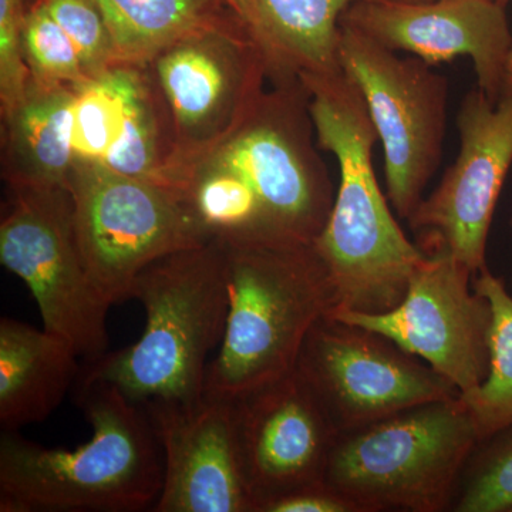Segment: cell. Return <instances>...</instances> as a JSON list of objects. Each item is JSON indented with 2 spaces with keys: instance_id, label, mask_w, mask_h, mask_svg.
<instances>
[{
  "instance_id": "6da1fadb",
  "label": "cell",
  "mask_w": 512,
  "mask_h": 512,
  "mask_svg": "<svg viewBox=\"0 0 512 512\" xmlns=\"http://www.w3.org/2000/svg\"><path fill=\"white\" fill-rule=\"evenodd\" d=\"M299 79L309 93L319 147L339 164L338 194L313 241L335 295L332 312L392 311L427 255L406 237L377 181L373 147L379 137L365 100L342 70Z\"/></svg>"
},
{
  "instance_id": "7a4b0ae2",
  "label": "cell",
  "mask_w": 512,
  "mask_h": 512,
  "mask_svg": "<svg viewBox=\"0 0 512 512\" xmlns=\"http://www.w3.org/2000/svg\"><path fill=\"white\" fill-rule=\"evenodd\" d=\"M93 434L80 447H45L18 431L0 434V511L153 510L163 454L146 410L110 384L76 383Z\"/></svg>"
},
{
  "instance_id": "3957f363",
  "label": "cell",
  "mask_w": 512,
  "mask_h": 512,
  "mask_svg": "<svg viewBox=\"0 0 512 512\" xmlns=\"http://www.w3.org/2000/svg\"><path fill=\"white\" fill-rule=\"evenodd\" d=\"M131 299L146 311L143 335L87 362L77 383L110 384L143 409L200 402L227 322L224 244L211 239L147 266Z\"/></svg>"
},
{
  "instance_id": "277c9868",
  "label": "cell",
  "mask_w": 512,
  "mask_h": 512,
  "mask_svg": "<svg viewBox=\"0 0 512 512\" xmlns=\"http://www.w3.org/2000/svg\"><path fill=\"white\" fill-rule=\"evenodd\" d=\"M222 244L227 322L205 394L234 400L292 373L309 332L336 303L313 244Z\"/></svg>"
},
{
  "instance_id": "5b68a950",
  "label": "cell",
  "mask_w": 512,
  "mask_h": 512,
  "mask_svg": "<svg viewBox=\"0 0 512 512\" xmlns=\"http://www.w3.org/2000/svg\"><path fill=\"white\" fill-rule=\"evenodd\" d=\"M480 444L460 396L421 404L339 433L323 483L357 512L446 511Z\"/></svg>"
},
{
  "instance_id": "8992f818",
  "label": "cell",
  "mask_w": 512,
  "mask_h": 512,
  "mask_svg": "<svg viewBox=\"0 0 512 512\" xmlns=\"http://www.w3.org/2000/svg\"><path fill=\"white\" fill-rule=\"evenodd\" d=\"M315 134L308 90L295 77L265 89L237 130L202 158L254 188L265 244L312 245L328 221L335 195Z\"/></svg>"
},
{
  "instance_id": "52a82bcc",
  "label": "cell",
  "mask_w": 512,
  "mask_h": 512,
  "mask_svg": "<svg viewBox=\"0 0 512 512\" xmlns=\"http://www.w3.org/2000/svg\"><path fill=\"white\" fill-rule=\"evenodd\" d=\"M171 140L168 181L184 174L237 130L271 80L268 57L247 25L185 37L144 66Z\"/></svg>"
},
{
  "instance_id": "ba28073f",
  "label": "cell",
  "mask_w": 512,
  "mask_h": 512,
  "mask_svg": "<svg viewBox=\"0 0 512 512\" xmlns=\"http://www.w3.org/2000/svg\"><path fill=\"white\" fill-rule=\"evenodd\" d=\"M69 191L84 265L111 306L147 266L211 241L180 195L99 163L76 161Z\"/></svg>"
},
{
  "instance_id": "9c48e42d",
  "label": "cell",
  "mask_w": 512,
  "mask_h": 512,
  "mask_svg": "<svg viewBox=\"0 0 512 512\" xmlns=\"http://www.w3.org/2000/svg\"><path fill=\"white\" fill-rule=\"evenodd\" d=\"M340 70L356 84L384 151L387 197L409 220L439 170L448 80L419 57H400L340 20Z\"/></svg>"
},
{
  "instance_id": "30bf717a",
  "label": "cell",
  "mask_w": 512,
  "mask_h": 512,
  "mask_svg": "<svg viewBox=\"0 0 512 512\" xmlns=\"http://www.w3.org/2000/svg\"><path fill=\"white\" fill-rule=\"evenodd\" d=\"M0 222V262L28 286L43 328L86 362L109 352L111 305L84 265L66 188H13Z\"/></svg>"
},
{
  "instance_id": "8fae6325",
  "label": "cell",
  "mask_w": 512,
  "mask_h": 512,
  "mask_svg": "<svg viewBox=\"0 0 512 512\" xmlns=\"http://www.w3.org/2000/svg\"><path fill=\"white\" fill-rule=\"evenodd\" d=\"M295 370L338 433L460 396L453 384L392 340L330 315L309 332Z\"/></svg>"
},
{
  "instance_id": "7c38bea8",
  "label": "cell",
  "mask_w": 512,
  "mask_h": 512,
  "mask_svg": "<svg viewBox=\"0 0 512 512\" xmlns=\"http://www.w3.org/2000/svg\"><path fill=\"white\" fill-rule=\"evenodd\" d=\"M460 150L409 218L426 255L447 254L474 276L487 268L488 234L512 165V96L470 90L457 114Z\"/></svg>"
},
{
  "instance_id": "4fadbf2b",
  "label": "cell",
  "mask_w": 512,
  "mask_h": 512,
  "mask_svg": "<svg viewBox=\"0 0 512 512\" xmlns=\"http://www.w3.org/2000/svg\"><path fill=\"white\" fill-rule=\"evenodd\" d=\"M474 274L447 254L427 255L392 311H335L333 318L379 333L419 357L460 392L476 390L490 370V302Z\"/></svg>"
},
{
  "instance_id": "5bb4252c",
  "label": "cell",
  "mask_w": 512,
  "mask_h": 512,
  "mask_svg": "<svg viewBox=\"0 0 512 512\" xmlns=\"http://www.w3.org/2000/svg\"><path fill=\"white\" fill-rule=\"evenodd\" d=\"M234 404L255 512L298 488L323 483L339 433L296 370L237 397Z\"/></svg>"
},
{
  "instance_id": "9a60e30c",
  "label": "cell",
  "mask_w": 512,
  "mask_h": 512,
  "mask_svg": "<svg viewBox=\"0 0 512 512\" xmlns=\"http://www.w3.org/2000/svg\"><path fill=\"white\" fill-rule=\"evenodd\" d=\"M163 454L156 512H255L239 448L234 400L144 407Z\"/></svg>"
},
{
  "instance_id": "2e32d148",
  "label": "cell",
  "mask_w": 512,
  "mask_h": 512,
  "mask_svg": "<svg viewBox=\"0 0 512 512\" xmlns=\"http://www.w3.org/2000/svg\"><path fill=\"white\" fill-rule=\"evenodd\" d=\"M342 22L393 52L412 53L430 66L468 56L478 89L494 103L503 96L512 32L505 6L493 0L359 2L343 13Z\"/></svg>"
},
{
  "instance_id": "e0dca14e",
  "label": "cell",
  "mask_w": 512,
  "mask_h": 512,
  "mask_svg": "<svg viewBox=\"0 0 512 512\" xmlns=\"http://www.w3.org/2000/svg\"><path fill=\"white\" fill-rule=\"evenodd\" d=\"M79 353L55 333L0 320V427L19 431L46 420L76 387Z\"/></svg>"
},
{
  "instance_id": "ac0fdd59",
  "label": "cell",
  "mask_w": 512,
  "mask_h": 512,
  "mask_svg": "<svg viewBox=\"0 0 512 512\" xmlns=\"http://www.w3.org/2000/svg\"><path fill=\"white\" fill-rule=\"evenodd\" d=\"M74 87L30 80L3 120L2 173L13 188L69 190L76 157L72 146Z\"/></svg>"
},
{
  "instance_id": "d6986e66",
  "label": "cell",
  "mask_w": 512,
  "mask_h": 512,
  "mask_svg": "<svg viewBox=\"0 0 512 512\" xmlns=\"http://www.w3.org/2000/svg\"><path fill=\"white\" fill-rule=\"evenodd\" d=\"M259 40L268 57L271 82L299 74L340 70L338 47L343 13L376 0H254Z\"/></svg>"
},
{
  "instance_id": "ffe728a7",
  "label": "cell",
  "mask_w": 512,
  "mask_h": 512,
  "mask_svg": "<svg viewBox=\"0 0 512 512\" xmlns=\"http://www.w3.org/2000/svg\"><path fill=\"white\" fill-rule=\"evenodd\" d=\"M117 63L144 67L165 47L204 30L245 25L222 0H93Z\"/></svg>"
},
{
  "instance_id": "44dd1931",
  "label": "cell",
  "mask_w": 512,
  "mask_h": 512,
  "mask_svg": "<svg viewBox=\"0 0 512 512\" xmlns=\"http://www.w3.org/2000/svg\"><path fill=\"white\" fill-rule=\"evenodd\" d=\"M147 83L144 67L120 63L74 87L72 146L76 161L106 160L123 136Z\"/></svg>"
},
{
  "instance_id": "7402d4cb",
  "label": "cell",
  "mask_w": 512,
  "mask_h": 512,
  "mask_svg": "<svg viewBox=\"0 0 512 512\" xmlns=\"http://www.w3.org/2000/svg\"><path fill=\"white\" fill-rule=\"evenodd\" d=\"M473 288L488 299L493 311L490 370L476 390L460 394V399L483 444L512 429V296L503 279L488 268L474 276Z\"/></svg>"
},
{
  "instance_id": "603a6c76",
  "label": "cell",
  "mask_w": 512,
  "mask_h": 512,
  "mask_svg": "<svg viewBox=\"0 0 512 512\" xmlns=\"http://www.w3.org/2000/svg\"><path fill=\"white\" fill-rule=\"evenodd\" d=\"M170 160L171 140L167 120L148 77L147 87L131 111L123 136L106 160L99 164L116 173L150 181L174 191L168 181Z\"/></svg>"
},
{
  "instance_id": "cb8c5ba5",
  "label": "cell",
  "mask_w": 512,
  "mask_h": 512,
  "mask_svg": "<svg viewBox=\"0 0 512 512\" xmlns=\"http://www.w3.org/2000/svg\"><path fill=\"white\" fill-rule=\"evenodd\" d=\"M23 46L32 79L77 87L89 80L79 52L39 0L28 3Z\"/></svg>"
},
{
  "instance_id": "d4e9b609",
  "label": "cell",
  "mask_w": 512,
  "mask_h": 512,
  "mask_svg": "<svg viewBox=\"0 0 512 512\" xmlns=\"http://www.w3.org/2000/svg\"><path fill=\"white\" fill-rule=\"evenodd\" d=\"M450 510L512 512V434L468 460Z\"/></svg>"
},
{
  "instance_id": "484cf974",
  "label": "cell",
  "mask_w": 512,
  "mask_h": 512,
  "mask_svg": "<svg viewBox=\"0 0 512 512\" xmlns=\"http://www.w3.org/2000/svg\"><path fill=\"white\" fill-rule=\"evenodd\" d=\"M57 25L72 39L84 72L94 77L117 63L113 40L93 0H39Z\"/></svg>"
},
{
  "instance_id": "4316f807",
  "label": "cell",
  "mask_w": 512,
  "mask_h": 512,
  "mask_svg": "<svg viewBox=\"0 0 512 512\" xmlns=\"http://www.w3.org/2000/svg\"><path fill=\"white\" fill-rule=\"evenodd\" d=\"M28 0H0V104L12 109L28 90L32 74L23 46Z\"/></svg>"
},
{
  "instance_id": "83f0119b",
  "label": "cell",
  "mask_w": 512,
  "mask_h": 512,
  "mask_svg": "<svg viewBox=\"0 0 512 512\" xmlns=\"http://www.w3.org/2000/svg\"><path fill=\"white\" fill-rule=\"evenodd\" d=\"M259 512H357V508L328 484L318 483L275 498Z\"/></svg>"
},
{
  "instance_id": "f1b7e54d",
  "label": "cell",
  "mask_w": 512,
  "mask_h": 512,
  "mask_svg": "<svg viewBox=\"0 0 512 512\" xmlns=\"http://www.w3.org/2000/svg\"><path fill=\"white\" fill-rule=\"evenodd\" d=\"M222 2L251 29L255 39L258 40L259 45H261V40H259L258 13H256L254 0H222Z\"/></svg>"
},
{
  "instance_id": "f546056e",
  "label": "cell",
  "mask_w": 512,
  "mask_h": 512,
  "mask_svg": "<svg viewBox=\"0 0 512 512\" xmlns=\"http://www.w3.org/2000/svg\"><path fill=\"white\" fill-rule=\"evenodd\" d=\"M503 96H512V47L505 63Z\"/></svg>"
},
{
  "instance_id": "4dcf8cb0",
  "label": "cell",
  "mask_w": 512,
  "mask_h": 512,
  "mask_svg": "<svg viewBox=\"0 0 512 512\" xmlns=\"http://www.w3.org/2000/svg\"><path fill=\"white\" fill-rule=\"evenodd\" d=\"M396 2H403V3H423V2H431V0H396Z\"/></svg>"
},
{
  "instance_id": "1f68e13d",
  "label": "cell",
  "mask_w": 512,
  "mask_h": 512,
  "mask_svg": "<svg viewBox=\"0 0 512 512\" xmlns=\"http://www.w3.org/2000/svg\"><path fill=\"white\" fill-rule=\"evenodd\" d=\"M493 2L498 3V5L505 6V8H507L508 3H511L512 0H493Z\"/></svg>"
},
{
  "instance_id": "d6a6232c",
  "label": "cell",
  "mask_w": 512,
  "mask_h": 512,
  "mask_svg": "<svg viewBox=\"0 0 512 512\" xmlns=\"http://www.w3.org/2000/svg\"><path fill=\"white\" fill-rule=\"evenodd\" d=\"M511 228H512V220H511Z\"/></svg>"
},
{
  "instance_id": "836d02e7",
  "label": "cell",
  "mask_w": 512,
  "mask_h": 512,
  "mask_svg": "<svg viewBox=\"0 0 512 512\" xmlns=\"http://www.w3.org/2000/svg\"><path fill=\"white\" fill-rule=\"evenodd\" d=\"M28 3H29V0H28Z\"/></svg>"
}]
</instances>
